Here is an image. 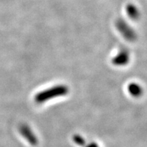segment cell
Masks as SVG:
<instances>
[{
	"label": "cell",
	"mask_w": 147,
	"mask_h": 147,
	"mask_svg": "<svg viewBox=\"0 0 147 147\" xmlns=\"http://www.w3.org/2000/svg\"><path fill=\"white\" fill-rule=\"evenodd\" d=\"M127 90L129 93L135 97H140L143 93V89L142 87L139 85L138 84L135 83V82H132V83L129 84Z\"/></svg>",
	"instance_id": "7a4b0ae2"
},
{
	"label": "cell",
	"mask_w": 147,
	"mask_h": 147,
	"mask_svg": "<svg viewBox=\"0 0 147 147\" xmlns=\"http://www.w3.org/2000/svg\"><path fill=\"white\" fill-rule=\"evenodd\" d=\"M68 92L69 89L67 86L63 85V84L57 85L40 92L36 96V100L37 102L39 103L45 102L48 100L56 98V97L66 95L68 93Z\"/></svg>",
	"instance_id": "6da1fadb"
},
{
	"label": "cell",
	"mask_w": 147,
	"mask_h": 147,
	"mask_svg": "<svg viewBox=\"0 0 147 147\" xmlns=\"http://www.w3.org/2000/svg\"><path fill=\"white\" fill-rule=\"evenodd\" d=\"M73 140L76 144L80 145V146H83V145L85 144V141H84L83 138L79 135H74V136L73 138Z\"/></svg>",
	"instance_id": "3957f363"
},
{
	"label": "cell",
	"mask_w": 147,
	"mask_h": 147,
	"mask_svg": "<svg viewBox=\"0 0 147 147\" xmlns=\"http://www.w3.org/2000/svg\"><path fill=\"white\" fill-rule=\"evenodd\" d=\"M86 147H99V146L96 144V143L91 142V143H90L89 144H88Z\"/></svg>",
	"instance_id": "277c9868"
}]
</instances>
